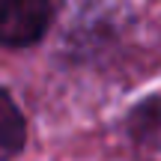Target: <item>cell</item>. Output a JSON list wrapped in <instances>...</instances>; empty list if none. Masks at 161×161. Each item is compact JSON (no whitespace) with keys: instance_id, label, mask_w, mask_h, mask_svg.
<instances>
[{"instance_id":"obj_2","label":"cell","mask_w":161,"mask_h":161,"mask_svg":"<svg viewBox=\"0 0 161 161\" xmlns=\"http://www.w3.org/2000/svg\"><path fill=\"white\" fill-rule=\"evenodd\" d=\"M131 134L143 161H161V98L140 104L131 116Z\"/></svg>"},{"instance_id":"obj_3","label":"cell","mask_w":161,"mask_h":161,"mask_svg":"<svg viewBox=\"0 0 161 161\" xmlns=\"http://www.w3.org/2000/svg\"><path fill=\"white\" fill-rule=\"evenodd\" d=\"M24 140H27L24 116L18 110V104L12 102V96L0 90V161L15 158L21 152Z\"/></svg>"},{"instance_id":"obj_1","label":"cell","mask_w":161,"mask_h":161,"mask_svg":"<svg viewBox=\"0 0 161 161\" xmlns=\"http://www.w3.org/2000/svg\"><path fill=\"white\" fill-rule=\"evenodd\" d=\"M51 24V0H0V42L27 48L45 36Z\"/></svg>"}]
</instances>
